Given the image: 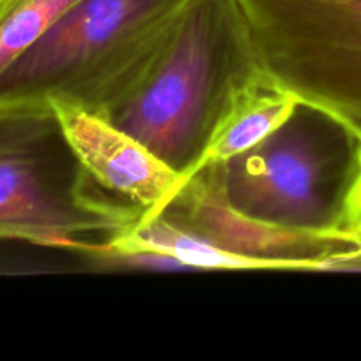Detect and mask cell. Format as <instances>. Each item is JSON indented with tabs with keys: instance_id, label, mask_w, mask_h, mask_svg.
I'll use <instances>...</instances> for the list:
<instances>
[{
	"instance_id": "cell-1",
	"label": "cell",
	"mask_w": 361,
	"mask_h": 361,
	"mask_svg": "<svg viewBox=\"0 0 361 361\" xmlns=\"http://www.w3.org/2000/svg\"><path fill=\"white\" fill-rule=\"evenodd\" d=\"M256 71L236 0H189L145 80L106 120L178 171L182 182L231 92Z\"/></svg>"
},
{
	"instance_id": "cell-2",
	"label": "cell",
	"mask_w": 361,
	"mask_h": 361,
	"mask_svg": "<svg viewBox=\"0 0 361 361\" xmlns=\"http://www.w3.org/2000/svg\"><path fill=\"white\" fill-rule=\"evenodd\" d=\"M189 0H80L0 74V102L44 101L108 118L137 87Z\"/></svg>"
},
{
	"instance_id": "cell-3",
	"label": "cell",
	"mask_w": 361,
	"mask_h": 361,
	"mask_svg": "<svg viewBox=\"0 0 361 361\" xmlns=\"http://www.w3.org/2000/svg\"><path fill=\"white\" fill-rule=\"evenodd\" d=\"M141 219L87 175L49 102H0V240L92 254Z\"/></svg>"
},
{
	"instance_id": "cell-4",
	"label": "cell",
	"mask_w": 361,
	"mask_h": 361,
	"mask_svg": "<svg viewBox=\"0 0 361 361\" xmlns=\"http://www.w3.org/2000/svg\"><path fill=\"white\" fill-rule=\"evenodd\" d=\"M219 168L228 201L249 217L288 228L351 231L361 137L323 109L298 102L277 130Z\"/></svg>"
},
{
	"instance_id": "cell-5",
	"label": "cell",
	"mask_w": 361,
	"mask_h": 361,
	"mask_svg": "<svg viewBox=\"0 0 361 361\" xmlns=\"http://www.w3.org/2000/svg\"><path fill=\"white\" fill-rule=\"evenodd\" d=\"M257 67L361 137V0H236Z\"/></svg>"
},
{
	"instance_id": "cell-6",
	"label": "cell",
	"mask_w": 361,
	"mask_h": 361,
	"mask_svg": "<svg viewBox=\"0 0 361 361\" xmlns=\"http://www.w3.org/2000/svg\"><path fill=\"white\" fill-rule=\"evenodd\" d=\"M157 217L228 252L267 263L270 270H344L361 257L356 233L288 228L238 212L226 197L219 164L180 182Z\"/></svg>"
},
{
	"instance_id": "cell-7",
	"label": "cell",
	"mask_w": 361,
	"mask_h": 361,
	"mask_svg": "<svg viewBox=\"0 0 361 361\" xmlns=\"http://www.w3.org/2000/svg\"><path fill=\"white\" fill-rule=\"evenodd\" d=\"M87 175L104 192L157 217L180 185L175 171L143 143L109 120L67 104H51Z\"/></svg>"
},
{
	"instance_id": "cell-8",
	"label": "cell",
	"mask_w": 361,
	"mask_h": 361,
	"mask_svg": "<svg viewBox=\"0 0 361 361\" xmlns=\"http://www.w3.org/2000/svg\"><path fill=\"white\" fill-rule=\"evenodd\" d=\"M298 102L291 92L257 67L256 73L242 81L228 97L190 175L256 147L293 115Z\"/></svg>"
},
{
	"instance_id": "cell-9",
	"label": "cell",
	"mask_w": 361,
	"mask_h": 361,
	"mask_svg": "<svg viewBox=\"0 0 361 361\" xmlns=\"http://www.w3.org/2000/svg\"><path fill=\"white\" fill-rule=\"evenodd\" d=\"M92 254L122 261L134 256H157L173 261L178 268L196 270H270L267 263L228 252L162 217L140 221L95 245Z\"/></svg>"
},
{
	"instance_id": "cell-10",
	"label": "cell",
	"mask_w": 361,
	"mask_h": 361,
	"mask_svg": "<svg viewBox=\"0 0 361 361\" xmlns=\"http://www.w3.org/2000/svg\"><path fill=\"white\" fill-rule=\"evenodd\" d=\"M80 0H0V74Z\"/></svg>"
},
{
	"instance_id": "cell-11",
	"label": "cell",
	"mask_w": 361,
	"mask_h": 361,
	"mask_svg": "<svg viewBox=\"0 0 361 361\" xmlns=\"http://www.w3.org/2000/svg\"><path fill=\"white\" fill-rule=\"evenodd\" d=\"M351 231H355L356 235L361 236V180H360V183H358V189H356L355 200H353Z\"/></svg>"
}]
</instances>
